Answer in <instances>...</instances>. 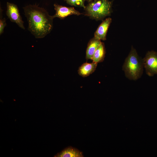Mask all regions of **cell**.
<instances>
[{
	"instance_id": "6da1fadb",
	"label": "cell",
	"mask_w": 157,
	"mask_h": 157,
	"mask_svg": "<svg viewBox=\"0 0 157 157\" xmlns=\"http://www.w3.org/2000/svg\"><path fill=\"white\" fill-rule=\"evenodd\" d=\"M28 23V29L36 38L44 37L53 28V16L44 8L29 5L23 8Z\"/></svg>"
},
{
	"instance_id": "7a4b0ae2",
	"label": "cell",
	"mask_w": 157,
	"mask_h": 157,
	"mask_svg": "<svg viewBox=\"0 0 157 157\" xmlns=\"http://www.w3.org/2000/svg\"><path fill=\"white\" fill-rule=\"evenodd\" d=\"M143 67L142 60L139 58L135 49L132 47L122 67L125 76L130 80H137L142 76Z\"/></svg>"
},
{
	"instance_id": "3957f363",
	"label": "cell",
	"mask_w": 157,
	"mask_h": 157,
	"mask_svg": "<svg viewBox=\"0 0 157 157\" xmlns=\"http://www.w3.org/2000/svg\"><path fill=\"white\" fill-rule=\"evenodd\" d=\"M112 4L108 0H94L85 6L86 14L96 20L102 19L111 14Z\"/></svg>"
},
{
	"instance_id": "277c9868",
	"label": "cell",
	"mask_w": 157,
	"mask_h": 157,
	"mask_svg": "<svg viewBox=\"0 0 157 157\" xmlns=\"http://www.w3.org/2000/svg\"><path fill=\"white\" fill-rule=\"evenodd\" d=\"M143 67L147 74L152 76L157 74V52L148 51L142 59Z\"/></svg>"
},
{
	"instance_id": "5b68a950",
	"label": "cell",
	"mask_w": 157,
	"mask_h": 157,
	"mask_svg": "<svg viewBox=\"0 0 157 157\" xmlns=\"http://www.w3.org/2000/svg\"><path fill=\"white\" fill-rule=\"evenodd\" d=\"M6 6V14L8 17L11 22L16 23L21 28L25 29L24 22L20 14L17 5L14 3L7 2Z\"/></svg>"
},
{
	"instance_id": "8992f818",
	"label": "cell",
	"mask_w": 157,
	"mask_h": 157,
	"mask_svg": "<svg viewBox=\"0 0 157 157\" xmlns=\"http://www.w3.org/2000/svg\"><path fill=\"white\" fill-rule=\"evenodd\" d=\"M54 6L56 11L55 14L53 16L54 18L58 17L63 19L71 15H79L81 14L73 7H67L56 3L54 4Z\"/></svg>"
},
{
	"instance_id": "52a82bcc",
	"label": "cell",
	"mask_w": 157,
	"mask_h": 157,
	"mask_svg": "<svg viewBox=\"0 0 157 157\" xmlns=\"http://www.w3.org/2000/svg\"><path fill=\"white\" fill-rule=\"evenodd\" d=\"M112 22L110 18H106L100 24L94 34V37L99 40H105L110 25Z\"/></svg>"
},
{
	"instance_id": "ba28073f",
	"label": "cell",
	"mask_w": 157,
	"mask_h": 157,
	"mask_svg": "<svg viewBox=\"0 0 157 157\" xmlns=\"http://www.w3.org/2000/svg\"><path fill=\"white\" fill-rule=\"evenodd\" d=\"M97 63L92 62L91 63L87 62L83 64L78 68V74L83 77H87L92 74L95 70Z\"/></svg>"
},
{
	"instance_id": "9c48e42d",
	"label": "cell",
	"mask_w": 157,
	"mask_h": 157,
	"mask_svg": "<svg viewBox=\"0 0 157 157\" xmlns=\"http://www.w3.org/2000/svg\"><path fill=\"white\" fill-rule=\"evenodd\" d=\"M55 157H83V153L78 149L71 146L64 149L54 156Z\"/></svg>"
},
{
	"instance_id": "30bf717a",
	"label": "cell",
	"mask_w": 157,
	"mask_h": 157,
	"mask_svg": "<svg viewBox=\"0 0 157 157\" xmlns=\"http://www.w3.org/2000/svg\"><path fill=\"white\" fill-rule=\"evenodd\" d=\"M101 42L100 40L94 37L90 40L86 50L85 58L87 60H92L94 52Z\"/></svg>"
},
{
	"instance_id": "8fae6325",
	"label": "cell",
	"mask_w": 157,
	"mask_h": 157,
	"mask_svg": "<svg viewBox=\"0 0 157 157\" xmlns=\"http://www.w3.org/2000/svg\"><path fill=\"white\" fill-rule=\"evenodd\" d=\"M105 54L104 44L101 42L94 52L91 60L92 62L97 63L101 62L104 60Z\"/></svg>"
},
{
	"instance_id": "7c38bea8",
	"label": "cell",
	"mask_w": 157,
	"mask_h": 157,
	"mask_svg": "<svg viewBox=\"0 0 157 157\" xmlns=\"http://www.w3.org/2000/svg\"><path fill=\"white\" fill-rule=\"evenodd\" d=\"M68 4L78 7H82L85 8L84 5L85 0H65Z\"/></svg>"
},
{
	"instance_id": "4fadbf2b",
	"label": "cell",
	"mask_w": 157,
	"mask_h": 157,
	"mask_svg": "<svg viewBox=\"0 0 157 157\" xmlns=\"http://www.w3.org/2000/svg\"><path fill=\"white\" fill-rule=\"evenodd\" d=\"M2 10L0 8V35H1L4 32V28L6 25V19L5 18H2Z\"/></svg>"
},
{
	"instance_id": "5bb4252c",
	"label": "cell",
	"mask_w": 157,
	"mask_h": 157,
	"mask_svg": "<svg viewBox=\"0 0 157 157\" xmlns=\"http://www.w3.org/2000/svg\"><path fill=\"white\" fill-rule=\"evenodd\" d=\"M88 2H90L94 0H85Z\"/></svg>"
}]
</instances>
